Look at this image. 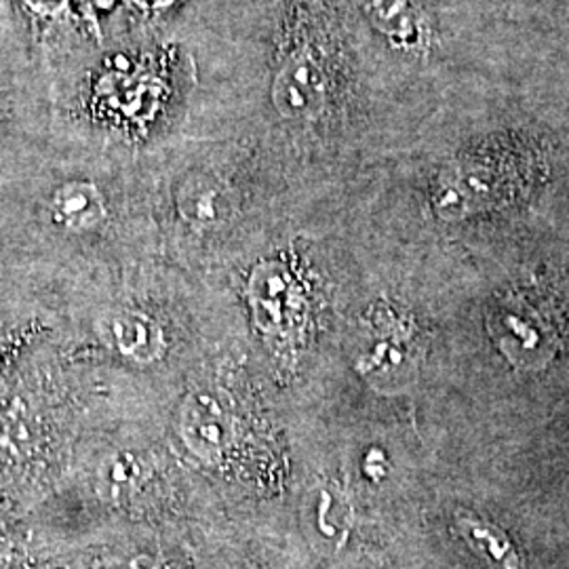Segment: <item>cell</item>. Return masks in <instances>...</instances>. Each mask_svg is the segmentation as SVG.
I'll return each instance as SVG.
<instances>
[{
  "label": "cell",
  "instance_id": "obj_7",
  "mask_svg": "<svg viewBox=\"0 0 569 569\" xmlns=\"http://www.w3.org/2000/svg\"><path fill=\"white\" fill-rule=\"evenodd\" d=\"M142 7H163L167 0H138Z\"/></svg>",
  "mask_w": 569,
  "mask_h": 569
},
{
  "label": "cell",
  "instance_id": "obj_1",
  "mask_svg": "<svg viewBox=\"0 0 569 569\" xmlns=\"http://www.w3.org/2000/svg\"><path fill=\"white\" fill-rule=\"evenodd\" d=\"M327 77L319 58L306 49H289L272 81V102L284 119H312L326 103Z\"/></svg>",
  "mask_w": 569,
  "mask_h": 569
},
{
  "label": "cell",
  "instance_id": "obj_2",
  "mask_svg": "<svg viewBox=\"0 0 569 569\" xmlns=\"http://www.w3.org/2000/svg\"><path fill=\"white\" fill-rule=\"evenodd\" d=\"M56 220L70 230H91L106 218L102 194L93 183L70 182L61 186L53 199Z\"/></svg>",
  "mask_w": 569,
  "mask_h": 569
},
{
  "label": "cell",
  "instance_id": "obj_5",
  "mask_svg": "<svg viewBox=\"0 0 569 569\" xmlns=\"http://www.w3.org/2000/svg\"><path fill=\"white\" fill-rule=\"evenodd\" d=\"M37 26H51L66 18L68 0H21Z\"/></svg>",
  "mask_w": 569,
  "mask_h": 569
},
{
  "label": "cell",
  "instance_id": "obj_4",
  "mask_svg": "<svg viewBox=\"0 0 569 569\" xmlns=\"http://www.w3.org/2000/svg\"><path fill=\"white\" fill-rule=\"evenodd\" d=\"M183 216L199 224H213L222 209V192L211 182L188 186L182 199Z\"/></svg>",
  "mask_w": 569,
  "mask_h": 569
},
{
  "label": "cell",
  "instance_id": "obj_3",
  "mask_svg": "<svg viewBox=\"0 0 569 569\" xmlns=\"http://www.w3.org/2000/svg\"><path fill=\"white\" fill-rule=\"evenodd\" d=\"M458 529L470 542V547L481 552L491 566L498 569H523L521 557L515 552L509 538L500 529L475 519H460Z\"/></svg>",
  "mask_w": 569,
  "mask_h": 569
},
{
  "label": "cell",
  "instance_id": "obj_6",
  "mask_svg": "<svg viewBox=\"0 0 569 569\" xmlns=\"http://www.w3.org/2000/svg\"><path fill=\"white\" fill-rule=\"evenodd\" d=\"M79 2H81L82 13H84L89 20L93 21L98 11L110 9L117 0H79Z\"/></svg>",
  "mask_w": 569,
  "mask_h": 569
}]
</instances>
